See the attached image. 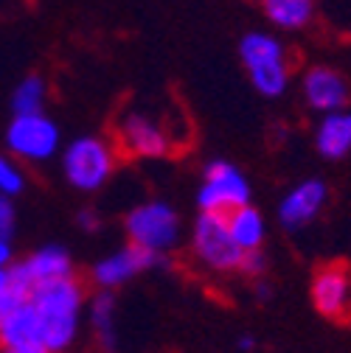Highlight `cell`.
<instances>
[{
	"instance_id": "ba28073f",
	"label": "cell",
	"mask_w": 351,
	"mask_h": 353,
	"mask_svg": "<svg viewBox=\"0 0 351 353\" xmlns=\"http://www.w3.org/2000/svg\"><path fill=\"white\" fill-rule=\"evenodd\" d=\"M118 143L126 154L155 160L171 152V132L155 115L144 110H129L118 121Z\"/></svg>"
},
{
	"instance_id": "9c48e42d",
	"label": "cell",
	"mask_w": 351,
	"mask_h": 353,
	"mask_svg": "<svg viewBox=\"0 0 351 353\" xmlns=\"http://www.w3.org/2000/svg\"><path fill=\"white\" fill-rule=\"evenodd\" d=\"M310 294H312V305L318 314L334 323L351 320V267L343 261L321 267L312 278Z\"/></svg>"
},
{
	"instance_id": "ac0fdd59",
	"label": "cell",
	"mask_w": 351,
	"mask_h": 353,
	"mask_svg": "<svg viewBox=\"0 0 351 353\" xmlns=\"http://www.w3.org/2000/svg\"><path fill=\"white\" fill-rule=\"evenodd\" d=\"M265 17L281 31H301L315 20L312 0H265Z\"/></svg>"
},
{
	"instance_id": "6da1fadb",
	"label": "cell",
	"mask_w": 351,
	"mask_h": 353,
	"mask_svg": "<svg viewBox=\"0 0 351 353\" xmlns=\"http://www.w3.org/2000/svg\"><path fill=\"white\" fill-rule=\"evenodd\" d=\"M28 303L42 325L46 353H68L79 336L84 317V305H87L84 286L76 278L42 283L31 289Z\"/></svg>"
},
{
	"instance_id": "ffe728a7",
	"label": "cell",
	"mask_w": 351,
	"mask_h": 353,
	"mask_svg": "<svg viewBox=\"0 0 351 353\" xmlns=\"http://www.w3.org/2000/svg\"><path fill=\"white\" fill-rule=\"evenodd\" d=\"M46 96H48V87L39 76L20 79V84L15 87V93H12L15 115H39L42 107H46Z\"/></svg>"
},
{
	"instance_id": "d6986e66",
	"label": "cell",
	"mask_w": 351,
	"mask_h": 353,
	"mask_svg": "<svg viewBox=\"0 0 351 353\" xmlns=\"http://www.w3.org/2000/svg\"><path fill=\"white\" fill-rule=\"evenodd\" d=\"M31 289L34 286L20 270V263H15L9 270H0V323L31 297Z\"/></svg>"
},
{
	"instance_id": "7c38bea8",
	"label": "cell",
	"mask_w": 351,
	"mask_h": 353,
	"mask_svg": "<svg viewBox=\"0 0 351 353\" xmlns=\"http://www.w3.org/2000/svg\"><path fill=\"white\" fill-rule=\"evenodd\" d=\"M301 90H303L306 104L321 115L340 112L345 110V101H348V84L343 73L329 65H315L306 70L301 79Z\"/></svg>"
},
{
	"instance_id": "8fae6325",
	"label": "cell",
	"mask_w": 351,
	"mask_h": 353,
	"mask_svg": "<svg viewBox=\"0 0 351 353\" xmlns=\"http://www.w3.org/2000/svg\"><path fill=\"white\" fill-rule=\"evenodd\" d=\"M329 199V188L323 180H301L298 185H292L281 202H278V222L287 228V230H301L310 222H315V216L323 210Z\"/></svg>"
},
{
	"instance_id": "83f0119b",
	"label": "cell",
	"mask_w": 351,
	"mask_h": 353,
	"mask_svg": "<svg viewBox=\"0 0 351 353\" xmlns=\"http://www.w3.org/2000/svg\"><path fill=\"white\" fill-rule=\"evenodd\" d=\"M0 353H9V350H0Z\"/></svg>"
},
{
	"instance_id": "603a6c76",
	"label": "cell",
	"mask_w": 351,
	"mask_h": 353,
	"mask_svg": "<svg viewBox=\"0 0 351 353\" xmlns=\"http://www.w3.org/2000/svg\"><path fill=\"white\" fill-rule=\"evenodd\" d=\"M15 225H17V208H15V199L0 196V239H9V241H12Z\"/></svg>"
},
{
	"instance_id": "4316f807",
	"label": "cell",
	"mask_w": 351,
	"mask_h": 353,
	"mask_svg": "<svg viewBox=\"0 0 351 353\" xmlns=\"http://www.w3.org/2000/svg\"><path fill=\"white\" fill-rule=\"evenodd\" d=\"M236 347H239V350H242V353H250V350H253V347H256V339H253V336H247V334H245V336H239V339H236Z\"/></svg>"
},
{
	"instance_id": "3957f363",
	"label": "cell",
	"mask_w": 351,
	"mask_h": 353,
	"mask_svg": "<svg viewBox=\"0 0 351 353\" xmlns=\"http://www.w3.org/2000/svg\"><path fill=\"white\" fill-rule=\"evenodd\" d=\"M65 180L84 194H93L107 185V180L115 171V149L110 141L96 135H82L62 146L59 152Z\"/></svg>"
},
{
	"instance_id": "4fadbf2b",
	"label": "cell",
	"mask_w": 351,
	"mask_h": 353,
	"mask_svg": "<svg viewBox=\"0 0 351 353\" xmlns=\"http://www.w3.org/2000/svg\"><path fill=\"white\" fill-rule=\"evenodd\" d=\"M0 350L9 353H46L42 342V325L37 320V312L26 300L20 308L0 323Z\"/></svg>"
},
{
	"instance_id": "30bf717a",
	"label": "cell",
	"mask_w": 351,
	"mask_h": 353,
	"mask_svg": "<svg viewBox=\"0 0 351 353\" xmlns=\"http://www.w3.org/2000/svg\"><path fill=\"white\" fill-rule=\"evenodd\" d=\"M163 261L160 255H152V252H144L133 244H126L121 250H113L107 252L104 258H99L93 263V270H91V278L93 283L99 286V292H113L118 286H124L126 281H133L138 278L141 272L146 270H155V267H163Z\"/></svg>"
},
{
	"instance_id": "7402d4cb",
	"label": "cell",
	"mask_w": 351,
	"mask_h": 353,
	"mask_svg": "<svg viewBox=\"0 0 351 353\" xmlns=\"http://www.w3.org/2000/svg\"><path fill=\"white\" fill-rule=\"evenodd\" d=\"M239 272L253 278V281H261V275L267 272V255L256 250V252H245L242 255V263H239Z\"/></svg>"
},
{
	"instance_id": "9a60e30c",
	"label": "cell",
	"mask_w": 351,
	"mask_h": 353,
	"mask_svg": "<svg viewBox=\"0 0 351 353\" xmlns=\"http://www.w3.org/2000/svg\"><path fill=\"white\" fill-rule=\"evenodd\" d=\"M315 149L326 160H343L345 154H351V112L348 110L321 115L315 126Z\"/></svg>"
},
{
	"instance_id": "cb8c5ba5",
	"label": "cell",
	"mask_w": 351,
	"mask_h": 353,
	"mask_svg": "<svg viewBox=\"0 0 351 353\" xmlns=\"http://www.w3.org/2000/svg\"><path fill=\"white\" fill-rule=\"evenodd\" d=\"M76 225H79L82 230H87V233H96V230L102 228V219H99L96 210L84 208V210H79V216H76Z\"/></svg>"
},
{
	"instance_id": "5b68a950",
	"label": "cell",
	"mask_w": 351,
	"mask_h": 353,
	"mask_svg": "<svg viewBox=\"0 0 351 353\" xmlns=\"http://www.w3.org/2000/svg\"><path fill=\"white\" fill-rule=\"evenodd\" d=\"M200 213L228 216L245 205H250V183L247 176L228 160H211L202 174V185L197 191Z\"/></svg>"
},
{
	"instance_id": "484cf974",
	"label": "cell",
	"mask_w": 351,
	"mask_h": 353,
	"mask_svg": "<svg viewBox=\"0 0 351 353\" xmlns=\"http://www.w3.org/2000/svg\"><path fill=\"white\" fill-rule=\"evenodd\" d=\"M253 294H256V300L267 303V300H270V283H265V281H256V286H253Z\"/></svg>"
},
{
	"instance_id": "d4e9b609",
	"label": "cell",
	"mask_w": 351,
	"mask_h": 353,
	"mask_svg": "<svg viewBox=\"0 0 351 353\" xmlns=\"http://www.w3.org/2000/svg\"><path fill=\"white\" fill-rule=\"evenodd\" d=\"M15 247H12V241L9 239H0V270H9V267H15Z\"/></svg>"
},
{
	"instance_id": "7a4b0ae2",
	"label": "cell",
	"mask_w": 351,
	"mask_h": 353,
	"mask_svg": "<svg viewBox=\"0 0 351 353\" xmlns=\"http://www.w3.org/2000/svg\"><path fill=\"white\" fill-rule=\"evenodd\" d=\"M239 59L253 90L265 99H278L290 87V59L284 42L270 31H247L239 42Z\"/></svg>"
},
{
	"instance_id": "44dd1931",
	"label": "cell",
	"mask_w": 351,
	"mask_h": 353,
	"mask_svg": "<svg viewBox=\"0 0 351 353\" xmlns=\"http://www.w3.org/2000/svg\"><path fill=\"white\" fill-rule=\"evenodd\" d=\"M23 188H26V171H23V165L15 157L0 152V196L15 199L17 194H23Z\"/></svg>"
},
{
	"instance_id": "8992f818",
	"label": "cell",
	"mask_w": 351,
	"mask_h": 353,
	"mask_svg": "<svg viewBox=\"0 0 351 353\" xmlns=\"http://www.w3.org/2000/svg\"><path fill=\"white\" fill-rule=\"evenodd\" d=\"M9 157L17 163H46L62 152L59 126L46 115H15L6 129Z\"/></svg>"
},
{
	"instance_id": "277c9868",
	"label": "cell",
	"mask_w": 351,
	"mask_h": 353,
	"mask_svg": "<svg viewBox=\"0 0 351 353\" xmlns=\"http://www.w3.org/2000/svg\"><path fill=\"white\" fill-rule=\"evenodd\" d=\"M124 230L129 236V244L152 252V255H166L169 250H174L180 244V213L174 210L169 202L160 199H149L135 205L124 219Z\"/></svg>"
},
{
	"instance_id": "5bb4252c",
	"label": "cell",
	"mask_w": 351,
	"mask_h": 353,
	"mask_svg": "<svg viewBox=\"0 0 351 353\" xmlns=\"http://www.w3.org/2000/svg\"><path fill=\"white\" fill-rule=\"evenodd\" d=\"M20 270L26 272V278L31 281V286H42V283H54V281H68L73 278V261L70 252L59 244H46L34 250L28 258L20 261Z\"/></svg>"
},
{
	"instance_id": "2e32d148",
	"label": "cell",
	"mask_w": 351,
	"mask_h": 353,
	"mask_svg": "<svg viewBox=\"0 0 351 353\" xmlns=\"http://www.w3.org/2000/svg\"><path fill=\"white\" fill-rule=\"evenodd\" d=\"M225 228H228L234 244L242 250V255L261 250V244L267 239V222H265V216H261V210L253 205H245V208L228 213Z\"/></svg>"
},
{
	"instance_id": "e0dca14e",
	"label": "cell",
	"mask_w": 351,
	"mask_h": 353,
	"mask_svg": "<svg viewBox=\"0 0 351 353\" xmlns=\"http://www.w3.org/2000/svg\"><path fill=\"white\" fill-rule=\"evenodd\" d=\"M84 317L91 323L96 342L104 350H113L115 347V294L113 292H96L84 305Z\"/></svg>"
},
{
	"instance_id": "52a82bcc",
	"label": "cell",
	"mask_w": 351,
	"mask_h": 353,
	"mask_svg": "<svg viewBox=\"0 0 351 353\" xmlns=\"http://www.w3.org/2000/svg\"><path fill=\"white\" fill-rule=\"evenodd\" d=\"M191 250L197 261L211 272H239L242 263V250L234 244L228 228H225V216H211L200 213L191 225Z\"/></svg>"
}]
</instances>
